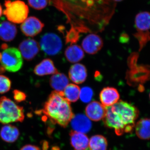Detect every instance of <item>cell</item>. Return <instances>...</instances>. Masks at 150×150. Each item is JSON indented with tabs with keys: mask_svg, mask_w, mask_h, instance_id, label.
I'll return each instance as SVG.
<instances>
[{
	"mask_svg": "<svg viewBox=\"0 0 150 150\" xmlns=\"http://www.w3.org/2000/svg\"><path fill=\"white\" fill-rule=\"evenodd\" d=\"M135 131L137 137L142 140L150 139V118H142L135 124Z\"/></svg>",
	"mask_w": 150,
	"mask_h": 150,
	"instance_id": "d6986e66",
	"label": "cell"
},
{
	"mask_svg": "<svg viewBox=\"0 0 150 150\" xmlns=\"http://www.w3.org/2000/svg\"><path fill=\"white\" fill-rule=\"evenodd\" d=\"M17 33L16 25L9 21L0 23V39L6 42L12 41Z\"/></svg>",
	"mask_w": 150,
	"mask_h": 150,
	"instance_id": "2e32d148",
	"label": "cell"
},
{
	"mask_svg": "<svg viewBox=\"0 0 150 150\" xmlns=\"http://www.w3.org/2000/svg\"><path fill=\"white\" fill-rule=\"evenodd\" d=\"M85 111L86 115L90 120L97 121L103 119L106 110L101 103L93 101L87 105Z\"/></svg>",
	"mask_w": 150,
	"mask_h": 150,
	"instance_id": "7c38bea8",
	"label": "cell"
},
{
	"mask_svg": "<svg viewBox=\"0 0 150 150\" xmlns=\"http://www.w3.org/2000/svg\"><path fill=\"white\" fill-rule=\"evenodd\" d=\"M99 97L101 104L106 107L111 106L118 102L120 98V95L116 89L107 87L103 89Z\"/></svg>",
	"mask_w": 150,
	"mask_h": 150,
	"instance_id": "4fadbf2b",
	"label": "cell"
},
{
	"mask_svg": "<svg viewBox=\"0 0 150 150\" xmlns=\"http://www.w3.org/2000/svg\"><path fill=\"white\" fill-rule=\"evenodd\" d=\"M40 112L52 123L63 127L68 126L74 116L69 102L64 97L62 92L56 91L50 94Z\"/></svg>",
	"mask_w": 150,
	"mask_h": 150,
	"instance_id": "7a4b0ae2",
	"label": "cell"
},
{
	"mask_svg": "<svg viewBox=\"0 0 150 150\" xmlns=\"http://www.w3.org/2000/svg\"><path fill=\"white\" fill-rule=\"evenodd\" d=\"M71 122L73 129L76 132L85 134L89 132L91 128L90 119L84 114L74 115Z\"/></svg>",
	"mask_w": 150,
	"mask_h": 150,
	"instance_id": "8fae6325",
	"label": "cell"
},
{
	"mask_svg": "<svg viewBox=\"0 0 150 150\" xmlns=\"http://www.w3.org/2000/svg\"><path fill=\"white\" fill-rule=\"evenodd\" d=\"M25 118L23 108L5 96L0 99V123L7 124L22 122Z\"/></svg>",
	"mask_w": 150,
	"mask_h": 150,
	"instance_id": "3957f363",
	"label": "cell"
},
{
	"mask_svg": "<svg viewBox=\"0 0 150 150\" xmlns=\"http://www.w3.org/2000/svg\"><path fill=\"white\" fill-rule=\"evenodd\" d=\"M20 150H40V148L35 145L27 144L25 145Z\"/></svg>",
	"mask_w": 150,
	"mask_h": 150,
	"instance_id": "f1b7e54d",
	"label": "cell"
},
{
	"mask_svg": "<svg viewBox=\"0 0 150 150\" xmlns=\"http://www.w3.org/2000/svg\"><path fill=\"white\" fill-rule=\"evenodd\" d=\"M44 23L35 16L28 17L21 25L22 32L28 37H34L42 31Z\"/></svg>",
	"mask_w": 150,
	"mask_h": 150,
	"instance_id": "ba28073f",
	"label": "cell"
},
{
	"mask_svg": "<svg viewBox=\"0 0 150 150\" xmlns=\"http://www.w3.org/2000/svg\"><path fill=\"white\" fill-rule=\"evenodd\" d=\"M19 135L18 129L13 125H6L3 126L0 131V137L2 139L8 143L15 142Z\"/></svg>",
	"mask_w": 150,
	"mask_h": 150,
	"instance_id": "ac0fdd59",
	"label": "cell"
},
{
	"mask_svg": "<svg viewBox=\"0 0 150 150\" xmlns=\"http://www.w3.org/2000/svg\"><path fill=\"white\" fill-rule=\"evenodd\" d=\"M51 150H59L57 149V148L56 147H54L52 148V149Z\"/></svg>",
	"mask_w": 150,
	"mask_h": 150,
	"instance_id": "1f68e13d",
	"label": "cell"
},
{
	"mask_svg": "<svg viewBox=\"0 0 150 150\" xmlns=\"http://www.w3.org/2000/svg\"><path fill=\"white\" fill-rule=\"evenodd\" d=\"M113 1L116 2H121L122 1H123V0H113Z\"/></svg>",
	"mask_w": 150,
	"mask_h": 150,
	"instance_id": "d6a6232c",
	"label": "cell"
},
{
	"mask_svg": "<svg viewBox=\"0 0 150 150\" xmlns=\"http://www.w3.org/2000/svg\"><path fill=\"white\" fill-rule=\"evenodd\" d=\"M19 51L25 60L31 61L40 51V45L34 39L28 38L20 44Z\"/></svg>",
	"mask_w": 150,
	"mask_h": 150,
	"instance_id": "9c48e42d",
	"label": "cell"
},
{
	"mask_svg": "<svg viewBox=\"0 0 150 150\" xmlns=\"http://www.w3.org/2000/svg\"><path fill=\"white\" fill-rule=\"evenodd\" d=\"M105 110L103 118L105 125L114 129L117 135L121 136L133 131L139 115L136 106L120 100L111 106L105 107Z\"/></svg>",
	"mask_w": 150,
	"mask_h": 150,
	"instance_id": "6da1fadb",
	"label": "cell"
},
{
	"mask_svg": "<svg viewBox=\"0 0 150 150\" xmlns=\"http://www.w3.org/2000/svg\"><path fill=\"white\" fill-rule=\"evenodd\" d=\"M69 83V79L64 74L62 73H56L50 78V86L54 91L58 92H63Z\"/></svg>",
	"mask_w": 150,
	"mask_h": 150,
	"instance_id": "ffe728a7",
	"label": "cell"
},
{
	"mask_svg": "<svg viewBox=\"0 0 150 150\" xmlns=\"http://www.w3.org/2000/svg\"><path fill=\"white\" fill-rule=\"evenodd\" d=\"M71 144L76 150H88L89 140L83 133L71 131L70 134Z\"/></svg>",
	"mask_w": 150,
	"mask_h": 150,
	"instance_id": "9a60e30c",
	"label": "cell"
},
{
	"mask_svg": "<svg viewBox=\"0 0 150 150\" xmlns=\"http://www.w3.org/2000/svg\"><path fill=\"white\" fill-rule=\"evenodd\" d=\"M48 144H47V142H43V150H46L48 148Z\"/></svg>",
	"mask_w": 150,
	"mask_h": 150,
	"instance_id": "f546056e",
	"label": "cell"
},
{
	"mask_svg": "<svg viewBox=\"0 0 150 150\" xmlns=\"http://www.w3.org/2000/svg\"><path fill=\"white\" fill-rule=\"evenodd\" d=\"M149 97H150V94H149Z\"/></svg>",
	"mask_w": 150,
	"mask_h": 150,
	"instance_id": "836d02e7",
	"label": "cell"
},
{
	"mask_svg": "<svg viewBox=\"0 0 150 150\" xmlns=\"http://www.w3.org/2000/svg\"><path fill=\"white\" fill-rule=\"evenodd\" d=\"M79 33L77 29L74 28H72L67 33L66 37V43H70L72 45L73 43H76L79 40Z\"/></svg>",
	"mask_w": 150,
	"mask_h": 150,
	"instance_id": "4316f807",
	"label": "cell"
},
{
	"mask_svg": "<svg viewBox=\"0 0 150 150\" xmlns=\"http://www.w3.org/2000/svg\"><path fill=\"white\" fill-rule=\"evenodd\" d=\"M71 80L76 84H81L86 80L87 71L83 65L76 64L70 68L69 73Z\"/></svg>",
	"mask_w": 150,
	"mask_h": 150,
	"instance_id": "5bb4252c",
	"label": "cell"
},
{
	"mask_svg": "<svg viewBox=\"0 0 150 150\" xmlns=\"http://www.w3.org/2000/svg\"><path fill=\"white\" fill-rule=\"evenodd\" d=\"M93 95V90L89 87H84L80 90L79 97L81 100L85 103L89 102Z\"/></svg>",
	"mask_w": 150,
	"mask_h": 150,
	"instance_id": "cb8c5ba5",
	"label": "cell"
},
{
	"mask_svg": "<svg viewBox=\"0 0 150 150\" xmlns=\"http://www.w3.org/2000/svg\"><path fill=\"white\" fill-rule=\"evenodd\" d=\"M65 55L67 60L71 63L80 62L84 57L82 48L77 45H71L66 49Z\"/></svg>",
	"mask_w": 150,
	"mask_h": 150,
	"instance_id": "44dd1931",
	"label": "cell"
},
{
	"mask_svg": "<svg viewBox=\"0 0 150 150\" xmlns=\"http://www.w3.org/2000/svg\"><path fill=\"white\" fill-rule=\"evenodd\" d=\"M40 46L47 55L54 56L62 50V42L60 37L54 33H46L40 38Z\"/></svg>",
	"mask_w": 150,
	"mask_h": 150,
	"instance_id": "52a82bcc",
	"label": "cell"
},
{
	"mask_svg": "<svg viewBox=\"0 0 150 150\" xmlns=\"http://www.w3.org/2000/svg\"><path fill=\"white\" fill-rule=\"evenodd\" d=\"M11 82L9 78L4 75H0V93L7 92L11 89Z\"/></svg>",
	"mask_w": 150,
	"mask_h": 150,
	"instance_id": "d4e9b609",
	"label": "cell"
},
{
	"mask_svg": "<svg viewBox=\"0 0 150 150\" xmlns=\"http://www.w3.org/2000/svg\"><path fill=\"white\" fill-rule=\"evenodd\" d=\"M33 72L35 75L39 76L54 75L58 73L54 62L49 59H44L36 65L34 68Z\"/></svg>",
	"mask_w": 150,
	"mask_h": 150,
	"instance_id": "e0dca14e",
	"label": "cell"
},
{
	"mask_svg": "<svg viewBox=\"0 0 150 150\" xmlns=\"http://www.w3.org/2000/svg\"><path fill=\"white\" fill-rule=\"evenodd\" d=\"M5 8L3 13L8 21L13 23H22L27 18L29 8L25 3L21 0H5Z\"/></svg>",
	"mask_w": 150,
	"mask_h": 150,
	"instance_id": "5b68a950",
	"label": "cell"
},
{
	"mask_svg": "<svg viewBox=\"0 0 150 150\" xmlns=\"http://www.w3.org/2000/svg\"><path fill=\"white\" fill-rule=\"evenodd\" d=\"M3 13V8L2 6L0 4V17L2 15Z\"/></svg>",
	"mask_w": 150,
	"mask_h": 150,
	"instance_id": "4dcf8cb0",
	"label": "cell"
},
{
	"mask_svg": "<svg viewBox=\"0 0 150 150\" xmlns=\"http://www.w3.org/2000/svg\"><path fill=\"white\" fill-rule=\"evenodd\" d=\"M49 0H28V4L31 8L36 10H41L47 6Z\"/></svg>",
	"mask_w": 150,
	"mask_h": 150,
	"instance_id": "484cf974",
	"label": "cell"
},
{
	"mask_svg": "<svg viewBox=\"0 0 150 150\" xmlns=\"http://www.w3.org/2000/svg\"><path fill=\"white\" fill-rule=\"evenodd\" d=\"M3 51L0 52V63L4 69L16 72L21 69L23 65L22 56L18 49L14 47H8L6 44L1 46Z\"/></svg>",
	"mask_w": 150,
	"mask_h": 150,
	"instance_id": "277c9868",
	"label": "cell"
},
{
	"mask_svg": "<svg viewBox=\"0 0 150 150\" xmlns=\"http://www.w3.org/2000/svg\"><path fill=\"white\" fill-rule=\"evenodd\" d=\"M13 93L14 98L17 102H21L26 99V95L23 92L18 90H15Z\"/></svg>",
	"mask_w": 150,
	"mask_h": 150,
	"instance_id": "83f0119b",
	"label": "cell"
},
{
	"mask_svg": "<svg viewBox=\"0 0 150 150\" xmlns=\"http://www.w3.org/2000/svg\"><path fill=\"white\" fill-rule=\"evenodd\" d=\"M103 44L100 36L95 33H91L84 38L82 42V46L86 53L95 54L102 48Z\"/></svg>",
	"mask_w": 150,
	"mask_h": 150,
	"instance_id": "30bf717a",
	"label": "cell"
},
{
	"mask_svg": "<svg viewBox=\"0 0 150 150\" xmlns=\"http://www.w3.org/2000/svg\"><path fill=\"white\" fill-rule=\"evenodd\" d=\"M107 141L101 135H95L91 138L89 143L90 150H107Z\"/></svg>",
	"mask_w": 150,
	"mask_h": 150,
	"instance_id": "603a6c76",
	"label": "cell"
},
{
	"mask_svg": "<svg viewBox=\"0 0 150 150\" xmlns=\"http://www.w3.org/2000/svg\"><path fill=\"white\" fill-rule=\"evenodd\" d=\"M135 24L137 32L134 35L139 40L140 48L142 49L150 40V13L143 11L137 14Z\"/></svg>",
	"mask_w": 150,
	"mask_h": 150,
	"instance_id": "8992f818",
	"label": "cell"
},
{
	"mask_svg": "<svg viewBox=\"0 0 150 150\" xmlns=\"http://www.w3.org/2000/svg\"><path fill=\"white\" fill-rule=\"evenodd\" d=\"M80 88L74 84H69L65 88L62 94L69 102H75L79 99Z\"/></svg>",
	"mask_w": 150,
	"mask_h": 150,
	"instance_id": "7402d4cb",
	"label": "cell"
}]
</instances>
